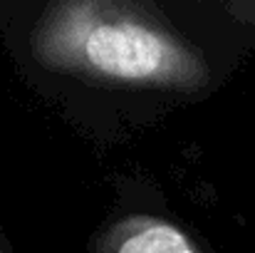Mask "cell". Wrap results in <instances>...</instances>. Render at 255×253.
Masks as SVG:
<instances>
[{
  "label": "cell",
  "instance_id": "cell-1",
  "mask_svg": "<svg viewBox=\"0 0 255 253\" xmlns=\"http://www.w3.org/2000/svg\"><path fill=\"white\" fill-rule=\"evenodd\" d=\"M25 55L52 77L173 99H198L216 82L201 45L141 0L47 2L25 30Z\"/></svg>",
  "mask_w": 255,
  "mask_h": 253
},
{
  "label": "cell",
  "instance_id": "cell-2",
  "mask_svg": "<svg viewBox=\"0 0 255 253\" xmlns=\"http://www.w3.org/2000/svg\"><path fill=\"white\" fill-rule=\"evenodd\" d=\"M87 253H213L188 226L151 211H119L89 239Z\"/></svg>",
  "mask_w": 255,
  "mask_h": 253
},
{
  "label": "cell",
  "instance_id": "cell-3",
  "mask_svg": "<svg viewBox=\"0 0 255 253\" xmlns=\"http://www.w3.org/2000/svg\"><path fill=\"white\" fill-rule=\"evenodd\" d=\"M226 10H228L231 15H236L238 20H243V22H251V25H255V2H251V0H238V2H228V5H226Z\"/></svg>",
  "mask_w": 255,
  "mask_h": 253
},
{
  "label": "cell",
  "instance_id": "cell-4",
  "mask_svg": "<svg viewBox=\"0 0 255 253\" xmlns=\"http://www.w3.org/2000/svg\"><path fill=\"white\" fill-rule=\"evenodd\" d=\"M0 253H15L12 246H10V241H7V236L2 231H0Z\"/></svg>",
  "mask_w": 255,
  "mask_h": 253
}]
</instances>
